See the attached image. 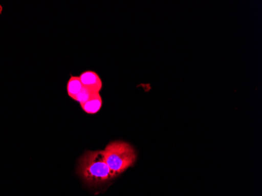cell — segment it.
<instances>
[{
    "label": "cell",
    "mask_w": 262,
    "mask_h": 196,
    "mask_svg": "<svg viewBox=\"0 0 262 196\" xmlns=\"http://www.w3.org/2000/svg\"><path fill=\"white\" fill-rule=\"evenodd\" d=\"M82 88H83V85H82L79 77L71 76L67 84V91L69 97L75 99V97L82 91Z\"/></svg>",
    "instance_id": "obj_5"
},
{
    "label": "cell",
    "mask_w": 262,
    "mask_h": 196,
    "mask_svg": "<svg viewBox=\"0 0 262 196\" xmlns=\"http://www.w3.org/2000/svg\"><path fill=\"white\" fill-rule=\"evenodd\" d=\"M79 79H80L83 88H86L93 92L99 94L100 91L102 88V81L96 72L86 71L80 75Z\"/></svg>",
    "instance_id": "obj_3"
},
{
    "label": "cell",
    "mask_w": 262,
    "mask_h": 196,
    "mask_svg": "<svg viewBox=\"0 0 262 196\" xmlns=\"http://www.w3.org/2000/svg\"><path fill=\"white\" fill-rule=\"evenodd\" d=\"M98 93H94L93 91H90V90L86 89V88H83L82 91L77 94L75 99L78 102L80 103V104H83V103L86 102L91 99L94 96L98 94Z\"/></svg>",
    "instance_id": "obj_6"
},
{
    "label": "cell",
    "mask_w": 262,
    "mask_h": 196,
    "mask_svg": "<svg viewBox=\"0 0 262 196\" xmlns=\"http://www.w3.org/2000/svg\"><path fill=\"white\" fill-rule=\"evenodd\" d=\"M77 173L91 187L99 186L116 178L104 160L103 151H86L79 159Z\"/></svg>",
    "instance_id": "obj_1"
},
{
    "label": "cell",
    "mask_w": 262,
    "mask_h": 196,
    "mask_svg": "<svg viewBox=\"0 0 262 196\" xmlns=\"http://www.w3.org/2000/svg\"><path fill=\"white\" fill-rule=\"evenodd\" d=\"M103 153L104 160L115 177L119 176L133 166L137 159L135 148L124 141L110 143Z\"/></svg>",
    "instance_id": "obj_2"
},
{
    "label": "cell",
    "mask_w": 262,
    "mask_h": 196,
    "mask_svg": "<svg viewBox=\"0 0 262 196\" xmlns=\"http://www.w3.org/2000/svg\"><path fill=\"white\" fill-rule=\"evenodd\" d=\"M82 110L88 114H96L102 107V98L100 94H96L86 102L80 104Z\"/></svg>",
    "instance_id": "obj_4"
}]
</instances>
